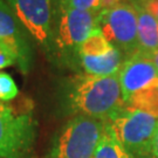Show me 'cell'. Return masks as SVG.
<instances>
[{
    "label": "cell",
    "mask_w": 158,
    "mask_h": 158,
    "mask_svg": "<svg viewBox=\"0 0 158 158\" xmlns=\"http://www.w3.org/2000/svg\"><path fill=\"white\" fill-rule=\"evenodd\" d=\"M66 106L76 115L109 121L125 107L118 74L75 77L66 91Z\"/></svg>",
    "instance_id": "obj_1"
},
{
    "label": "cell",
    "mask_w": 158,
    "mask_h": 158,
    "mask_svg": "<svg viewBox=\"0 0 158 158\" xmlns=\"http://www.w3.org/2000/svg\"><path fill=\"white\" fill-rule=\"evenodd\" d=\"M36 138L31 101L13 106L0 101V158H29Z\"/></svg>",
    "instance_id": "obj_2"
},
{
    "label": "cell",
    "mask_w": 158,
    "mask_h": 158,
    "mask_svg": "<svg viewBox=\"0 0 158 158\" xmlns=\"http://www.w3.org/2000/svg\"><path fill=\"white\" fill-rule=\"evenodd\" d=\"M107 121L76 115L56 135L49 158H94Z\"/></svg>",
    "instance_id": "obj_3"
},
{
    "label": "cell",
    "mask_w": 158,
    "mask_h": 158,
    "mask_svg": "<svg viewBox=\"0 0 158 158\" xmlns=\"http://www.w3.org/2000/svg\"><path fill=\"white\" fill-rule=\"evenodd\" d=\"M108 123L122 145L136 158H153V141L158 128L157 117L125 106Z\"/></svg>",
    "instance_id": "obj_4"
},
{
    "label": "cell",
    "mask_w": 158,
    "mask_h": 158,
    "mask_svg": "<svg viewBox=\"0 0 158 158\" xmlns=\"http://www.w3.org/2000/svg\"><path fill=\"white\" fill-rule=\"evenodd\" d=\"M53 38L55 52L79 56V48L96 28V12L81 11L67 6L61 0H53Z\"/></svg>",
    "instance_id": "obj_5"
},
{
    "label": "cell",
    "mask_w": 158,
    "mask_h": 158,
    "mask_svg": "<svg viewBox=\"0 0 158 158\" xmlns=\"http://www.w3.org/2000/svg\"><path fill=\"white\" fill-rule=\"evenodd\" d=\"M26 33L46 51L53 53V0H6Z\"/></svg>",
    "instance_id": "obj_6"
},
{
    "label": "cell",
    "mask_w": 158,
    "mask_h": 158,
    "mask_svg": "<svg viewBox=\"0 0 158 158\" xmlns=\"http://www.w3.org/2000/svg\"><path fill=\"white\" fill-rule=\"evenodd\" d=\"M96 27L106 39L128 57L138 52L137 12L134 5L119 4L111 10L101 11L97 15Z\"/></svg>",
    "instance_id": "obj_7"
},
{
    "label": "cell",
    "mask_w": 158,
    "mask_h": 158,
    "mask_svg": "<svg viewBox=\"0 0 158 158\" xmlns=\"http://www.w3.org/2000/svg\"><path fill=\"white\" fill-rule=\"evenodd\" d=\"M0 42L12 52L20 70L28 73L33 62L32 46L26 31L6 0H0Z\"/></svg>",
    "instance_id": "obj_8"
},
{
    "label": "cell",
    "mask_w": 158,
    "mask_h": 158,
    "mask_svg": "<svg viewBox=\"0 0 158 158\" xmlns=\"http://www.w3.org/2000/svg\"><path fill=\"white\" fill-rule=\"evenodd\" d=\"M123 100L127 102L136 93L158 85V70L150 57L136 52L127 57L118 72Z\"/></svg>",
    "instance_id": "obj_9"
},
{
    "label": "cell",
    "mask_w": 158,
    "mask_h": 158,
    "mask_svg": "<svg viewBox=\"0 0 158 158\" xmlns=\"http://www.w3.org/2000/svg\"><path fill=\"white\" fill-rule=\"evenodd\" d=\"M134 7L137 12L138 52L151 54L158 51V21L139 4L134 2Z\"/></svg>",
    "instance_id": "obj_10"
},
{
    "label": "cell",
    "mask_w": 158,
    "mask_h": 158,
    "mask_svg": "<svg viewBox=\"0 0 158 158\" xmlns=\"http://www.w3.org/2000/svg\"><path fill=\"white\" fill-rule=\"evenodd\" d=\"M81 66L87 75L91 76H110L118 74L123 64L122 53L114 47L110 52L100 56H79Z\"/></svg>",
    "instance_id": "obj_11"
},
{
    "label": "cell",
    "mask_w": 158,
    "mask_h": 158,
    "mask_svg": "<svg viewBox=\"0 0 158 158\" xmlns=\"http://www.w3.org/2000/svg\"><path fill=\"white\" fill-rule=\"evenodd\" d=\"M94 158H136L115 136L113 129L107 121L106 131L97 145Z\"/></svg>",
    "instance_id": "obj_12"
},
{
    "label": "cell",
    "mask_w": 158,
    "mask_h": 158,
    "mask_svg": "<svg viewBox=\"0 0 158 158\" xmlns=\"http://www.w3.org/2000/svg\"><path fill=\"white\" fill-rule=\"evenodd\" d=\"M125 106L143 110L158 118V85L136 93L125 102Z\"/></svg>",
    "instance_id": "obj_13"
},
{
    "label": "cell",
    "mask_w": 158,
    "mask_h": 158,
    "mask_svg": "<svg viewBox=\"0 0 158 158\" xmlns=\"http://www.w3.org/2000/svg\"><path fill=\"white\" fill-rule=\"evenodd\" d=\"M115 46H113L103 35L101 29L96 27L91 34L83 41L79 48V56H100L110 52Z\"/></svg>",
    "instance_id": "obj_14"
},
{
    "label": "cell",
    "mask_w": 158,
    "mask_h": 158,
    "mask_svg": "<svg viewBox=\"0 0 158 158\" xmlns=\"http://www.w3.org/2000/svg\"><path fill=\"white\" fill-rule=\"evenodd\" d=\"M19 95V89L10 74L0 72V101L11 102Z\"/></svg>",
    "instance_id": "obj_15"
},
{
    "label": "cell",
    "mask_w": 158,
    "mask_h": 158,
    "mask_svg": "<svg viewBox=\"0 0 158 158\" xmlns=\"http://www.w3.org/2000/svg\"><path fill=\"white\" fill-rule=\"evenodd\" d=\"M67 6L81 11L88 12H101V1L102 0H61Z\"/></svg>",
    "instance_id": "obj_16"
},
{
    "label": "cell",
    "mask_w": 158,
    "mask_h": 158,
    "mask_svg": "<svg viewBox=\"0 0 158 158\" xmlns=\"http://www.w3.org/2000/svg\"><path fill=\"white\" fill-rule=\"evenodd\" d=\"M14 63L17 62H15V57L12 54V52L0 42V69L12 66Z\"/></svg>",
    "instance_id": "obj_17"
},
{
    "label": "cell",
    "mask_w": 158,
    "mask_h": 158,
    "mask_svg": "<svg viewBox=\"0 0 158 158\" xmlns=\"http://www.w3.org/2000/svg\"><path fill=\"white\" fill-rule=\"evenodd\" d=\"M136 2L139 4L151 15H153L158 21V0H141V1H136Z\"/></svg>",
    "instance_id": "obj_18"
},
{
    "label": "cell",
    "mask_w": 158,
    "mask_h": 158,
    "mask_svg": "<svg viewBox=\"0 0 158 158\" xmlns=\"http://www.w3.org/2000/svg\"><path fill=\"white\" fill-rule=\"evenodd\" d=\"M152 153H153V158H158V128H157L156 136H155V141H153Z\"/></svg>",
    "instance_id": "obj_19"
},
{
    "label": "cell",
    "mask_w": 158,
    "mask_h": 158,
    "mask_svg": "<svg viewBox=\"0 0 158 158\" xmlns=\"http://www.w3.org/2000/svg\"><path fill=\"white\" fill-rule=\"evenodd\" d=\"M145 55H148V56L152 60V62L155 63V66H156V68H157L158 70V51L153 52L151 54H145Z\"/></svg>",
    "instance_id": "obj_20"
},
{
    "label": "cell",
    "mask_w": 158,
    "mask_h": 158,
    "mask_svg": "<svg viewBox=\"0 0 158 158\" xmlns=\"http://www.w3.org/2000/svg\"><path fill=\"white\" fill-rule=\"evenodd\" d=\"M132 1H134V2H136V1H141V0H132Z\"/></svg>",
    "instance_id": "obj_21"
}]
</instances>
